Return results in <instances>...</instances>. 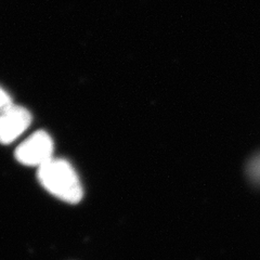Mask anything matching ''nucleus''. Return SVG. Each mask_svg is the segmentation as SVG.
<instances>
[{"instance_id": "f257e3e1", "label": "nucleus", "mask_w": 260, "mask_h": 260, "mask_svg": "<svg viewBox=\"0 0 260 260\" xmlns=\"http://www.w3.org/2000/svg\"><path fill=\"white\" fill-rule=\"evenodd\" d=\"M37 177L49 193L69 204H77L84 197L78 175L68 160L52 158L38 168Z\"/></svg>"}, {"instance_id": "f03ea898", "label": "nucleus", "mask_w": 260, "mask_h": 260, "mask_svg": "<svg viewBox=\"0 0 260 260\" xmlns=\"http://www.w3.org/2000/svg\"><path fill=\"white\" fill-rule=\"evenodd\" d=\"M53 140L45 130L32 134L15 150V158L26 166H43L53 157Z\"/></svg>"}, {"instance_id": "7ed1b4c3", "label": "nucleus", "mask_w": 260, "mask_h": 260, "mask_svg": "<svg viewBox=\"0 0 260 260\" xmlns=\"http://www.w3.org/2000/svg\"><path fill=\"white\" fill-rule=\"evenodd\" d=\"M31 123L28 110L11 104L0 111V143L9 144L25 132Z\"/></svg>"}, {"instance_id": "20e7f679", "label": "nucleus", "mask_w": 260, "mask_h": 260, "mask_svg": "<svg viewBox=\"0 0 260 260\" xmlns=\"http://www.w3.org/2000/svg\"><path fill=\"white\" fill-rule=\"evenodd\" d=\"M13 104L12 103V99L10 94L8 93L6 90L0 87V111H3L4 109L8 108L9 105Z\"/></svg>"}]
</instances>
